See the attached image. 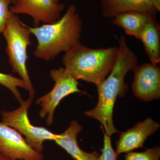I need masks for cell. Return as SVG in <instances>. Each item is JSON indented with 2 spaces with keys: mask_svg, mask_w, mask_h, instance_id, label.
I'll return each instance as SVG.
<instances>
[{
  "mask_svg": "<svg viewBox=\"0 0 160 160\" xmlns=\"http://www.w3.org/2000/svg\"><path fill=\"white\" fill-rule=\"evenodd\" d=\"M115 37L119 47L114 67L106 79L97 86L98 99L96 106L84 113L86 116L99 121L105 133L110 137L113 133L119 132L115 127L112 119L115 103L118 97H123L127 93L128 86L125 82V77L129 72H134L138 66L137 56L128 46L125 38Z\"/></svg>",
  "mask_w": 160,
  "mask_h": 160,
  "instance_id": "obj_1",
  "label": "cell"
},
{
  "mask_svg": "<svg viewBox=\"0 0 160 160\" xmlns=\"http://www.w3.org/2000/svg\"><path fill=\"white\" fill-rule=\"evenodd\" d=\"M23 25L37 38L33 55L46 61H52L62 52L70 50L80 42L82 31V21L74 4H71L62 17L55 23L34 28L24 23Z\"/></svg>",
  "mask_w": 160,
  "mask_h": 160,
  "instance_id": "obj_2",
  "label": "cell"
},
{
  "mask_svg": "<svg viewBox=\"0 0 160 160\" xmlns=\"http://www.w3.org/2000/svg\"><path fill=\"white\" fill-rule=\"evenodd\" d=\"M118 48L93 49L80 42L65 52L62 58L65 69L76 80H82L96 86L110 74L116 61Z\"/></svg>",
  "mask_w": 160,
  "mask_h": 160,
  "instance_id": "obj_3",
  "label": "cell"
},
{
  "mask_svg": "<svg viewBox=\"0 0 160 160\" xmlns=\"http://www.w3.org/2000/svg\"><path fill=\"white\" fill-rule=\"evenodd\" d=\"M2 33L7 43L6 52L12 72L17 73L24 81L29 92V98L33 99L35 91L26 66L29 59L27 47L31 45V33L17 16L12 13L9 16Z\"/></svg>",
  "mask_w": 160,
  "mask_h": 160,
  "instance_id": "obj_4",
  "label": "cell"
},
{
  "mask_svg": "<svg viewBox=\"0 0 160 160\" xmlns=\"http://www.w3.org/2000/svg\"><path fill=\"white\" fill-rule=\"evenodd\" d=\"M33 100L29 98L23 100L18 109L11 111H2V122L24 135L26 142L32 149L42 152L44 149V142L46 140L54 141L58 134L44 127L34 126L30 122L28 110Z\"/></svg>",
  "mask_w": 160,
  "mask_h": 160,
  "instance_id": "obj_5",
  "label": "cell"
},
{
  "mask_svg": "<svg viewBox=\"0 0 160 160\" xmlns=\"http://www.w3.org/2000/svg\"><path fill=\"white\" fill-rule=\"evenodd\" d=\"M50 76L54 81V87L36 101V104L41 107L39 115L42 118H46L48 126L53 123L55 110L60 102L69 94L81 92L78 88V80L72 78L65 68L51 69Z\"/></svg>",
  "mask_w": 160,
  "mask_h": 160,
  "instance_id": "obj_6",
  "label": "cell"
},
{
  "mask_svg": "<svg viewBox=\"0 0 160 160\" xmlns=\"http://www.w3.org/2000/svg\"><path fill=\"white\" fill-rule=\"evenodd\" d=\"M13 5L9 6L12 14L29 15L32 18L34 27L39 26L42 22L52 24L61 18V12L65 5L56 3L53 0H15Z\"/></svg>",
  "mask_w": 160,
  "mask_h": 160,
  "instance_id": "obj_7",
  "label": "cell"
},
{
  "mask_svg": "<svg viewBox=\"0 0 160 160\" xmlns=\"http://www.w3.org/2000/svg\"><path fill=\"white\" fill-rule=\"evenodd\" d=\"M0 154L14 160H43L42 152L34 150L16 130L0 122Z\"/></svg>",
  "mask_w": 160,
  "mask_h": 160,
  "instance_id": "obj_8",
  "label": "cell"
},
{
  "mask_svg": "<svg viewBox=\"0 0 160 160\" xmlns=\"http://www.w3.org/2000/svg\"><path fill=\"white\" fill-rule=\"evenodd\" d=\"M132 87L135 96L144 102L160 98V68L157 65L146 63L134 70Z\"/></svg>",
  "mask_w": 160,
  "mask_h": 160,
  "instance_id": "obj_9",
  "label": "cell"
},
{
  "mask_svg": "<svg viewBox=\"0 0 160 160\" xmlns=\"http://www.w3.org/2000/svg\"><path fill=\"white\" fill-rule=\"evenodd\" d=\"M160 127V123L149 117L138 123L133 128L121 132L119 138L116 142V151L120 155L132 151L138 148H144V144L146 139L155 133Z\"/></svg>",
  "mask_w": 160,
  "mask_h": 160,
  "instance_id": "obj_10",
  "label": "cell"
},
{
  "mask_svg": "<svg viewBox=\"0 0 160 160\" xmlns=\"http://www.w3.org/2000/svg\"><path fill=\"white\" fill-rule=\"evenodd\" d=\"M82 129V126L77 121L72 120L66 131L58 134L54 142L75 160H99L101 154L98 152H85L78 145V134Z\"/></svg>",
  "mask_w": 160,
  "mask_h": 160,
  "instance_id": "obj_11",
  "label": "cell"
},
{
  "mask_svg": "<svg viewBox=\"0 0 160 160\" xmlns=\"http://www.w3.org/2000/svg\"><path fill=\"white\" fill-rule=\"evenodd\" d=\"M103 18H113L118 15L137 12L156 14L152 0H100Z\"/></svg>",
  "mask_w": 160,
  "mask_h": 160,
  "instance_id": "obj_12",
  "label": "cell"
},
{
  "mask_svg": "<svg viewBox=\"0 0 160 160\" xmlns=\"http://www.w3.org/2000/svg\"><path fill=\"white\" fill-rule=\"evenodd\" d=\"M156 20V14L129 12L113 18L112 23L122 27L126 34L139 39L143 28L147 23Z\"/></svg>",
  "mask_w": 160,
  "mask_h": 160,
  "instance_id": "obj_13",
  "label": "cell"
},
{
  "mask_svg": "<svg viewBox=\"0 0 160 160\" xmlns=\"http://www.w3.org/2000/svg\"><path fill=\"white\" fill-rule=\"evenodd\" d=\"M156 20L149 22L143 28L139 40L146 54L153 65L160 62V29Z\"/></svg>",
  "mask_w": 160,
  "mask_h": 160,
  "instance_id": "obj_14",
  "label": "cell"
},
{
  "mask_svg": "<svg viewBox=\"0 0 160 160\" xmlns=\"http://www.w3.org/2000/svg\"><path fill=\"white\" fill-rule=\"evenodd\" d=\"M0 84L9 89L18 102L20 103L22 102L23 100L18 88L20 87L27 90L25 83L22 79L14 77L11 74L0 72Z\"/></svg>",
  "mask_w": 160,
  "mask_h": 160,
  "instance_id": "obj_15",
  "label": "cell"
},
{
  "mask_svg": "<svg viewBox=\"0 0 160 160\" xmlns=\"http://www.w3.org/2000/svg\"><path fill=\"white\" fill-rule=\"evenodd\" d=\"M125 160H159L160 147L156 146L142 152H129L125 155Z\"/></svg>",
  "mask_w": 160,
  "mask_h": 160,
  "instance_id": "obj_16",
  "label": "cell"
},
{
  "mask_svg": "<svg viewBox=\"0 0 160 160\" xmlns=\"http://www.w3.org/2000/svg\"><path fill=\"white\" fill-rule=\"evenodd\" d=\"M104 132V146L101 149L102 154H100L99 160H117L119 155L115 151L111 145V137L108 136Z\"/></svg>",
  "mask_w": 160,
  "mask_h": 160,
  "instance_id": "obj_17",
  "label": "cell"
},
{
  "mask_svg": "<svg viewBox=\"0 0 160 160\" xmlns=\"http://www.w3.org/2000/svg\"><path fill=\"white\" fill-rule=\"evenodd\" d=\"M11 3V0H0V35L5 29L7 21L12 13L9 10V5Z\"/></svg>",
  "mask_w": 160,
  "mask_h": 160,
  "instance_id": "obj_18",
  "label": "cell"
},
{
  "mask_svg": "<svg viewBox=\"0 0 160 160\" xmlns=\"http://www.w3.org/2000/svg\"><path fill=\"white\" fill-rule=\"evenodd\" d=\"M152 5L157 12L160 11V0H152Z\"/></svg>",
  "mask_w": 160,
  "mask_h": 160,
  "instance_id": "obj_19",
  "label": "cell"
},
{
  "mask_svg": "<svg viewBox=\"0 0 160 160\" xmlns=\"http://www.w3.org/2000/svg\"><path fill=\"white\" fill-rule=\"evenodd\" d=\"M0 160H14L0 154Z\"/></svg>",
  "mask_w": 160,
  "mask_h": 160,
  "instance_id": "obj_20",
  "label": "cell"
},
{
  "mask_svg": "<svg viewBox=\"0 0 160 160\" xmlns=\"http://www.w3.org/2000/svg\"><path fill=\"white\" fill-rule=\"evenodd\" d=\"M55 2L59 3L60 0H53Z\"/></svg>",
  "mask_w": 160,
  "mask_h": 160,
  "instance_id": "obj_21",
  "label": "cell"
},
{
  "mask_svg": "<svg viewBox=\"0 0 160 160\" xmlns=\"http://www.w3.org/2000/svg\"><path fill=\"white\" fill-rule=\"evenodd\" d=\"M11 1L12 2V4H13V3L15 1V0H11Z\"/></svg>",
  "mask_w": 160,
  "mask_h": 160,
  "instance_id": "obj_22",
  "label": "cell"
}]
</instances>
